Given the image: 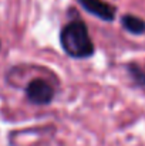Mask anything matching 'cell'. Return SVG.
I'll use <instances>...</instances> for the list:
<instances>
[{
	"label": "cell",
	"instance_id": "cell-3",
	"mask_svg": "<svg viewBox=\"0 0 145 146\" xmlns=\"http://www.w3.org/2000/svg\"><path fill=\"white\" fill-rule=\"evenodd\" d=\"M80 4L91 14H94L97 17H100L101 20L105 21H111L115 16V10L112 6H110L108 3L102 1V0H78Z\"/></svg>",
	"mask_w": 145,
	"mask_h": 146
},
{
	"label": "cell",
	"instance_id": "cell-1",
	"mask_svg": "<svg viewBox=\"0 0 145 146\" xmlns=\"http://www.w3.org/2000/svg\"><path fill=\"white\" fill-rule=\"evenodd\" d=\"M60 41L63 50L73 58H87L94 52L93 41L83 21L68 23L61 31Z\"/></svg>",
	"mask_w": 145,
	"mask_h": 146
},
{
	"label": "cell",
	"instance_id": "cell-2",
	"mask_svg": "<svg viewBox=\"0 0 145 146\" xmlns=\"http://www.w3.org/2000/svg\"><path fill=\"white\" fill-rule=\"evenodd\" d=\"M26 92H27V98L33 104H37V105L48 104V102H51V99L54 97L53 88L43 80H33L27 85Z\"/></svg>",
	"mask_w": 145,
	"mask_h": 146
},
{
	"label": "cell",
	"instance_id": "cell-4",
	"mask_svg": "<svg viewBox=\"0 0 145 146\" xmlns=\"http://www.w3.org/2000/svg\"><path fill=\"white\" fill-rule=\"evenodd\" d=\"M122 26L130 31V33H134V34H141L145 31V21L135 17V16H131V14H127L122 17Z\"/></svg>",
	"mask_w": 145,
	"mask_h": 146
}]
</instances>
